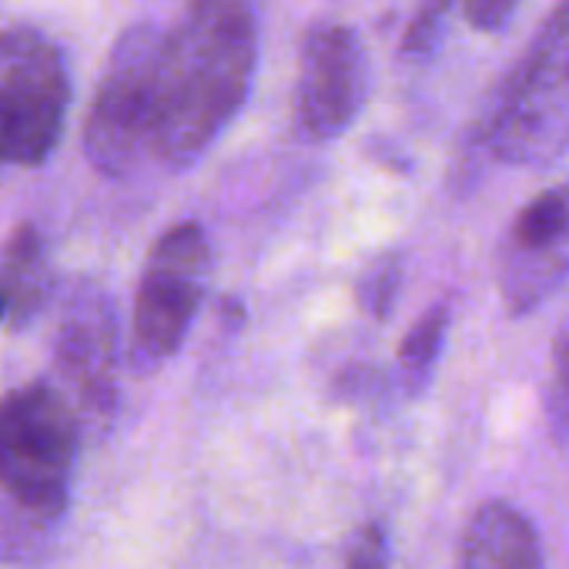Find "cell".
<instances>
[{"label":"cell","instance_id":"1","mask_svg":"<svg viewBox=\"0 0 569 569\" xmlns=\"http://www.w3.org/2000/svg\"><path fill=\"white\" fill-rule=\"evenodd\" d=\"M258 71L251 0H188L164 28L154 68L151 164L184 171L244 108Z\"/></svg>","mask_w":569,"mask_h":569},{"label":"cell","instance_id":"2","mask_svg":"<svg viewBox=\"0 0 569 569\" xmlns=\"http://www.w3.org/2000/svg\"><path fill=\"white\" fill-rule=\"evenodd\" d=\"M479 141L509 168H546L569 158V0L549 11L496 88Z\"/></svg>","mask_w":569,"mask_h":569},{"label":"cell","instance_id":"3","mask_svg":"<svg viewBox=\"0 0 569 569\" xmlns=\"http://www.w3.org/2000/svg\"><path fill=\"white\" fill-rule=\"evenodd\" d=\"M84 429L54 382H28L0 396V496L68 512Z\"/></svg>","mask_w":569,"mask_h":569},{"label":"cell","instance_id":"4","mask_svg":"<svg viewBox=\"0 0 569 569\" xmlns=\"http://www.w3.org/2000/svg\"><path fill=\"white\" fill-rule=\"evenodd\" d=\"M164 28L131 24L111 48L84 118V154L104 178H134L151 164L154 68Z\"/></svg>","mask_w":569,"mask_h":569},{"label":"cell","instance_id":"5","mask_svg":"<svg viewBox=\"0 0 569 569\" xmlns=\"http://www.w3.org/2000/svg\"><path fill=\"white\" fill-rule=\"evenodd\" d=\"M71 108L64 51L38 28H0V168H38L61 144Z\"/></svg>","mask_w":569,"mask_h":569},{"label":"cell","instance_id":"6","mask_svg":"<svg viewBox=\"0 0 569 569\" xmlns=\"http://www.w3.org/2000/svg\"><path fill=\"white\" fill-rule=\"evenodd\" d=\"M211 278V241L201 224L168 228L141 271L131 316V369H161L184 342Z\"/></svg>","mask_w":569,"mask_h":569},{"label":"cell","instance_id":"7","mask_svg":"<svg viewBox=\"0 0 569 569\" xmlns=\"http://www.w3.org/2000/svg\"><path fill=\"white\" fill-rule=\"evenodd\" d=\"M118 309L114 299L91 278H74L58 312L54 369L58 389L78 412L81 429L101 436L118 412Z\"/></svg>","mask_w":569,"mask_h":569},{"label":"cell","instance_id":"8","mask_svg":"<svg viewBox=\"0 0 569 569\" xmlns=\"http://www.w3.org/2000/svg\"><path fill=\"white\" fill-rule=\"evenodd\" d=\"M369 94L372 61L359 31L339 21L312 24L299 54V81L292 101L296 131L309 144H329L359 121Z\"/></svg>","mask_w":569,"mask_h":569},{"label":"cell","instance_id":"9","mask_svg":"<svg viewBox=\"0 0 569 569\" xmlns=\"http://www.w3.org/2000/svg\"><path fill=\"white\" fill-rule=\"evenodd\" d=\"M569 281V184L526 201L496 251V284L512 319L542 309Z\"/></svg>","mask_w":569,"mask_h":569},{"label":"cell","instance_id":"10","mask_svg":"<svg viewBox=\"0 0 569 569\" xmlns=\"http://www.w3.org/2000/svg\"><path fill=\"white\" fill-rule=\"evenodd\" d=\"M456 569H546L542 539L529 512L506 499L476 506L459 536Z\"/></svg>","mask_w":569,"mask_h":569},{"label":"cell","instance_id":"11","mask_svg":"<svg viewBox=\"0 0 569 569\" xmlns=\"http://www.w3.org/2000/svg\"><path fill=\"white\" fill-rule=\"evenodd\" d=\"M54 264L44 234L34 224H18L0 241V302L4 322L24 329L41 319L54 299Z\"/></svg>","mask_w":569,"mask_h":569},{"label":"cell","instance_id":"12","mask_svg":"<svg viewBox=\"0 0 569 569\" xmlns=\"http://www.w3.org/2000/svg\"><path fill=\"white\" fill-rule=\"evenodd\" d=\"M449 322H452V306L436 302L406 332V339L399 346L396 379H399V386H402V392L409 399H416V396H422L429 389V382L436 376V366L442 359V349H446Z\"/></svg>","mask_w":569,"mask_h":569},{"label":"cell","instance_id":"13","mask_svg":"<svg viewBox=\"0 0 569 569\" xmlns=\"http://www.w3.org/2000/svg\"><path fill=\"white\" fill-rule=\"evenodd\" d=\"M61 519L64 516L31 509L24 502L0 496V562L31 566L44 559L58 539Z\"/></svg>","mask_w":569,"mask_h":569},{"label":"cell","instance_id":"14","mask_svg":"<svg viewBox=\"0 0 569 569\" xmlns=\"http://www.w3.org/2000/svg\"><path fill=\"white\" fill-rule=\"evenodd\" d=\"M402 281H406V261L399 251H386L379 258H372L366 264V271L359 274V284H356V299H359V309L376 319V322H386L399 302V292H402Z\"/></svg>","mask_w":569,"mask_h":569},{"label":"cell","instance_id":"15","mask_svg":"<svg viewBox=\"0 0 569 569\" xmlns=\"http://www.w3.org/2000/svg\"><path fill=\"white\" fill-rule=\"evenodd\" d=\"M546 429L559 446H569V322L552 342L549 356V382H546Z\"/></svg>","mask_w":569,"mask_h":569},{"label":"cell","instance_id":"16","mask_svg":"<svg viewBox=\"0 0 569 569\" xmlns=\"http://www.w3.org/2000/svg\"><path fill=\"white\" fill-rule=\"evenodd\" d=\"M456 4L459 0H422V4L416 8L409 28L402 34V54L409 61H422L439 48V38H442L446 21H449Z\"/></svg>","mask_w":569,"mask_h":569},{"label":"cell","instance_id":"17","mask_svg":"<svg viewBox=\"0 0 569 569\" xmlns=\"http://www.w3.org/2000/svg\"><path fill=\"white\" fill-rule=\"evenodd\" d=\"M392 566V542L382 522H366L346 552V569H389Z\"/></svg>","mask_w":569,"mask_h":569},{"label":"cell","instance_id":"18","mask_svg":"<svg viewBox=\"0 0 569 569\" xmlns=\"http://www.w3.org/2000/svg\"><path fill=\"white\" fill-rule=\"evenodd\" d=\"M516 8H519V0H466L462 14H466L472 31L496 34V31H502L512 21Z\"/></svg>","mask_w":569,"mask_h":569},{"label":"cell","instance_id":"19","mask_svg":"<svg viewBox=\"0 0 569 569\" xmlns=\"http://www.w3.org/2000/svg\"><path fill=\"white\" fill-rule=\"evenodd\" d=\"M0 322H4V302H0Z\"/></svg>","mask_w":569,"mask_h":569}]
</instances>
